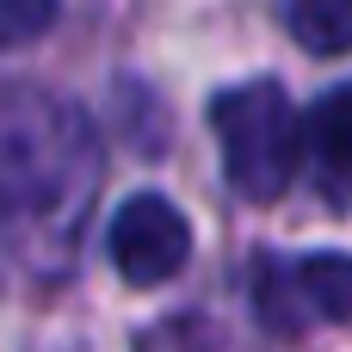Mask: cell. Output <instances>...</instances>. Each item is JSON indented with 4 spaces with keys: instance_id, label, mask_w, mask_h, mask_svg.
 Listing matches in <instances>:
<instances>
[{
    "instance_id": "cell-2",
    "label": "cell",
    "mask_w": 352,
    "mask_h": 352,
    "mask_svg": "<svg viewBox=\"0 0 352 352\" xmlns=\"http://www.w3.org/2000/svg\"><path fill=\"white\" fill-rule=\"evenodd\" d=\"M210 124H217L223 173L241 198L272 204L278 192H291L297 161H303V118L278 80H248V87L217 93Z\"/></svg>"
},
{
    "instance_id": "cell-6",
    "label": "cell",
    "mask_w": 352,
    "mask_h": 352,
    "mask_svg": "<svg viewBox=\"0 0 352 352\" xmlns=\"http://www.w3.org/2000/svg\"><path fill=\"white\" fill-rule=\"evenodd\" d=\"M285 25L309 56H346L352 50V0H291Z\"/></svg>"
},
{
    "instance_id": "cell-1",
    "label": "cell",
    "mask_w": 352,
    "mask_h": 352,
    "mask_svg": "<svg viewBox=\"0 0 352 352\" xmlns=\"http://www.w3.org/2000/svg\"><path fill=\"white\" fill-rule=\"evenodd\" d=\"M93 179H99V148L74 105L37 93L0 99V223L12 229L56 223L62 235Z\"/></svg>"
},
{
    "instance_id": "cell-3",
    "label": "cell",
    "mask_w": 352,
    "mask_h": 352,
    "mask_svg": "<svg viewBox=\"0 0 352 352\" xmlns=\"http://www.w3.org/2000/svg\"><path fill=\"white\" fill-rule=\"evenodd\" d=\"M105 248H111V266L124 272V285H142L148 291V285H167L192 260V223L161 192H136V198L118 204Z\"/></svg>"
},
{
    "instance_id": "cell-4",
    "label": "cell",
    "mask_w": 352,
    "mask_h": 352,
    "mask_svg": "<svg viewBox=\"0 0 352 352\" xmlns=\"http://www.w3.org/2000/svg\"><path fill=\"white\" fill-rule=\"evenodd\" d=\"M266 322L272 328H303V322H352V254H303L260 285Z\"/></svg>"
},
{
    "instance_id": "cell-5",
    "label": "cell",
    "mask_w": 352,
    "mask_h": 352,
    "mask_svg": "<svg viewBox=\"0 0 352 352\" xmlns=\"http://www.w3.org/2000/svg\"><path fill=\"white\" fill-rule=\"evenodd\" d=\"M303 142L316 148V161L328 173H352V80L316 99V111L303 124Z\"/></svg>"
},
{
    "instance_id": "cell-7",
    "label": "cell",
    "mask_w": 352,
    "mask_h": 352,
    "mask_svg": "<svg viewBox=\"0 0 352 352\" xmlns=\"http://www.w3.org/2000/svg\"><path fill=\"white\" fill-rule=\"evenodd\" d=\"M56 25V0H0V50H25Z\"/></svg>"
}]
</instances>
